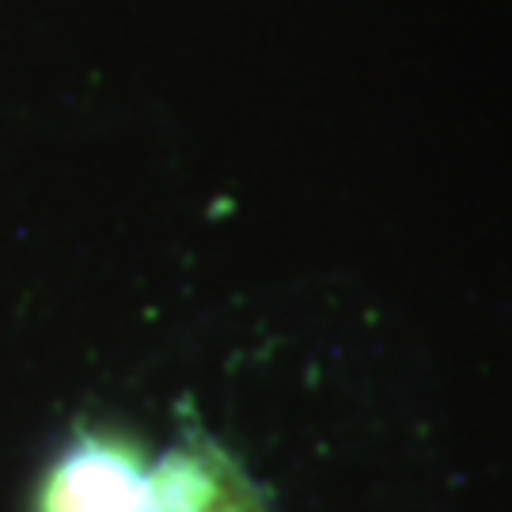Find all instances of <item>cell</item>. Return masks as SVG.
<instances>
[{
	"label": "cell",
	"instance_id": "cell-1",
	"mask_svg": "<svg viewBox=\"0 0 512 512\" xmlns=\"http://www.w3.org/2000/svg\"><path fill=\"white\" fill-rule=\"evenodd\" d=\"M38 512H262L243 475L194 456L88 448L57 459Z\"/></svg>",
	"mask_w": 512,
	"mask_h": 512
}]
</instances>
